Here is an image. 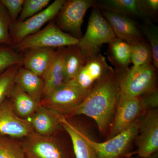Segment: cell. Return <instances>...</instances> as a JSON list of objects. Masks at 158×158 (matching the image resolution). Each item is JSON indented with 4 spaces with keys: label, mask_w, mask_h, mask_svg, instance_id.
Returning a JSON list of instances; mask_svg holds the SVG:
<instances>
[{
    "label": "cell",
    "mask_w": 158,
    "mask_h": 158,
    "mask_svg": "<svg viewBox=\"0 0 158 158\" xmlns=\"http://www.w3.org/2000/svg\"><path fill=\"white\" fill-rule=\"evenodd\" d=\"M120 73L110 71L97 81L85 98L63 116L84 115L95 121L100 131L104 133L115 113L119 95Z\"/></svg>",
    "instance_id": "6da1fadb"
},
{
    "label": "cell",
    "mask_w": 158,
    "mask_h": 158,
    "mask_svg": "<svg viewBox=\"0 0 158 158\" xmlns=\"http://www.w3.org/2000/svg\"><path fill=\"white\" fill-rule=\"evenodd\" d=\"M116 37L98 8L91 11L86 33L77 45L87 59L100 52L102 44H109Z\"/></svg>",
    "instance_id": "7a4b0ae2"
},
{
    "label": "cell",
    "mask_w": 158,
    "mask_h": 158,
    "mask_svg": "<svg viewBox=\"0 0 158 158\" xmlns=\"http://www.w3.org/2000/svg\"><path fill=\"white\" fill-rule=\"evenodd\" d=\"M157 69L152 64L138 68L131 67L120 73V94L135 98L141 97L156 86Z\"/></svg>",
    "instance_id": "3957f363"
},
{
    "label": "cell",
    "mask_w": 158,
    "mask_h": 158,
    "mask_svg": "<svg viewBox=\"0 0 158 158\" xmlns=\"http://www.w3.org/2000/svg\"><path fill=\"white\" fill-rule=\"evenodd\" d=\"M79 40L61 31L52 20L45 27L26 37L14 48L22 52L38 48H58L77 45Z\"/></svg>",
    "instance_id": "277c9868"
},
{
    "label": "cell",
    "mask_w": 158,
    "mask_h": 158,
    "mask_svg": "<svg viewBox=\"0 0 158 158\" xmlns=\"http://www.w3.org/2000/svg\"><path fill=\"white\" fill-rule=\"evenodd\" d=\"M94 2L92 0H65L56 16L55 23L63 32L77 39H81L84 17L89 8L94 7Z\"/></svg>",
    "instance_id": "5b68a950"
},
{
    "label": "cell",
    "mask_w": 158,
    "mask_h": 158,
    "mask_svg": "<svg viewBox=\"0 0 158 158\" xmlns=\"http://www.w3.org/2000/svg\"><path fill=\"white\" fill-rule=\"evenodd\" d=\"M140 123V120L137 119L127 128L104 142H96L89 138L88 141L94 149L97 158H121L138 135Z\"/></svg>",
    "instance_id": "8992f818"
},
{
    "label": "cell",
    "mask_w": 158,
    "mask_h": 158,
    "mask_svg": "<svg viewBox=\"0 0 158 158\" xmlns=\"http://www.w3.org/2000/svg\"><path fill=\"white\" fill-rule=\"evenodd\" d=\"M65 0H56L42 11L22 22L12 23L10 30L15 45L30 35L40 31L46 23L56 17Z\"/></svg>",
    "instance_id": "52a82bcc"
},
{
    "label": "cell",
    "mask_w": 158,
    "mask_h": 158,
    "mask_svg": "<svg viewBox=\"0 0 158 158\" xmlns=\"http://www.w3.org/2000/svg\"><path fill=\"white\" fill-rule=\"evenodd\" d=\"M26 158H70L56 138L33 132L21 143Z\"/></svg>",
    "instance_id": "ba28073f"
},
{
    "label": "cell",
    "mask_w": 158,
    "mask_h": 158,
    "mask_svg": "<svg viewBox=\"0 0 158 158\" xmlns=\"http://www.w3.org/2000/svg\"><path fill=\"white\" fill-rule=\"evenodd\" d=\"M88 93L70 83H63L43 97L40 104L63 115L80 104Z\"/></svg>",
    "instance_id": "9c48e42d"
},
{
    "label": "cell",
    "mask_w": 158,
    "mask_h": 158,
    "mask_svg": "<svg viewBox=\"0 0 158 158\" xmlns=\"http://www.w3.org/2000/svg\"><path fill=\"white\" fill-rule=\"evenodd\" d=\"M146 110L141 97L131 98L120 94L110 133L111 137L128 127Z\"/></svg>",
    "instance_id": "30bf717a"
},
{
    "label": "cell",
    "mask_w": 158,
    "mask_h": 158,
    "mask_svg": "<svg viewBox=\"0 0 158 158\" xmlns=\"http://www.w3.org/2000/svg\"><path fill=\"white\" fill-rule=\"evenodd\" d=\"M139 135L136 137L138 154L149 158L158 150V112L150 110L140 123Z\"/></svg>",
    "instance_id": "8fae6325"
},
{
    "label": "cell",
    "mask_w": 158,
    "mask_h": 158,
    "mask_svg": "<svg viewBox=\"0 0 158 158\" xmlns=\"http://www.w3.org/2000/svg\"><path fill=\"white\" fill-rule=\"evenodd\" d=\"M113 69L108 65L106 58L100 52L88 58L76 77L68 83L89 92L97 81Z\"/></svg>",
    "instance_id": "7c38bea8"
},
{
    "label": "cell",
    "mask_w": 158,
    "mask_h": 158,
    "mask_svg": "<svg viewBox=\"0 0 158 158\" xmlns=\"http://www.w3.org/2000/svg\"><path fill=\"white\" fill-rule=\"evenodd\" d=\"M34 131L29 118L18 116L8 98L0 105V134L15 139L25 138Z\"/></svg>",
    "instance_id": "4fadbf2b"
},
{
    "label": "cell",
    "mask_w": 158,
    "mask_h": 158,
    "mask_svg": "<svg viewBox=\"0 0 158 158\" xmlns=\"http://www.w3.org/2000/svg\"><path fill=\"white\" fill-rule=\"evenodd\" d=\"M61 127L68 133L72 142L76 158H97L94 149L88 141L89 137L81 127L57 113Z\"/></svg>",
    "instance_id": "5bb4252c"
},
{
    "label": "cell",
    "mask_w": 158,
    "mask_h": 158,
    "mask_svg": "<svg viewBox=\"0 0 158 158\" xmlns=\"http://www.w3.org/2000/svg\"><path fill=\"white\" fill-rule=\"evenodd\" d=\"M101 11L116 37L126 41L129 44L143 41L141 31L129 17L111 11Z\"/></svg>",
    "instance_id": "9a60e30c"
},
{
    "label": "cell",
    "mask_w": 158,
    "mask_h": 158,
    "mask_svg": "<svg viewBox=\"0 0 158 158\" xmlns=\"http://www.w3.org/2000/svg\"><path fill=\"white\" fill-rule=\"evenodd\" d=\"M56 49L49 48H38L27 51L23 55L22 66L42 77L48 68Z\"/></svg>",
    "instance_id": "2e32d148"
},
{
    "label": "cell",
    "mask_w": 158,
    "mask_h": 158,
    "mask_svg": "<svg viewBox=\"0 0 158 158\" xmlns=\"http://www.w3.org/2000/svg\"><path fill=\"white\" fill-rule=\"evenodd\" d=\"M54 110L40 106L29 118L35 132L44 136H52L62 127Z\"/></svg>",
    "instance_id": "e0dca14e"
},
{
    "label": "cell",
    "mask_w": 158,
    "mask_h": 158,
    "mask_svg": "<svg viewBox=\"0 0 158 158\" xmlns=\"http://www.w3.org/2000/svg\"><path fill=\"white\" fill-rule=\"evenodd\" d=\"M66 47L56 49L50 64L42 76L44 82L43 97L48 95L64 83L63 63Z\"/></svg>",
    "instance_id": "ac0fdd59"
},
{
    "label": "cell",
    "mask_w": 158,
    "mask_h": 158,
    "mask_svg": "<svg viewBox=\"0 0 158 158\" xmlns=\"http://www.w3.org/2000/svg\"><path fill=\"white\" fill-rule=\"evenodd\" d=\"M15 84L40 102L43 96L44 82L42 77L23 66H20L15 75Z\"/></svg>",
    "instance_id": "d6986e66"
},
{
    "label": "cell",
    "mask_w": 158,
    "mask_h": 158,
    "mask_svg": "<svg viewBox=\"0 0 158 158\" xmlns=\"http://www.w3.org/2000/svg\"><path fill=\"white\" fill-rule=\"evenodd\" d=\"M8 98L15 113L20 118L29 119L41 106L40 103L29 95L19 86H13Z\"/></svg>",
    "instance_id": "ffe728a7"
},
{
    "label": "cell",
    "mask_w": 158,
    "mask_h": 158,
    "mask_svg": "<svg viewBox=\"0 0 158 158\" xmlns=\"http://www.w3.org/2000/svg\"><path fill=\"white\" fill-rule=\"evenodd\" d=\"M87 60L77 44L66 47L63 63L64 83L75 78Z\"/></svg>",
    "instance_id": "44dd1931"
},
{
    "label": "cell",
    "mask_w": 158,
    "mask_h": 158,
    "mask_svg": "<svg viewBox=\"0 0 158 158\" xmlns=\"http://www.w3.org/2000/svg\"><path fill=\"white\" fill-rule=\"evenodd\" d=\"M108 57L116 71L122 73L131 63V47L126 41L116 37L109 44Z\"/></svg>",
    "instance_id": "7402d4cb"
},
{
    "label": "cell",
    "mask_w": 158,
    "mask_h": 158,
    "mask_svg": "<svg viewBox=\"0 0 158 158\" xmlns=\"http://www.w3.org/2000/svg\"><path fill=\"white\" fill-rule=\"evenodd\" d=\"M94 7L129 17L141 16L138 0H103L95 1Z\"/></svg>",
    "instance_id": "603a6c76"
},
{
    "label": "cell",
    "mask_w": 158,
    "mask_h": 158,
    "mask_svg": "<svg viewBox=\"0 0 158 158\" xmlns=\"http://www.w3.org/2000/svg\"><path fill=\"white\" fill-rule=\"evenodd\" d=\"M131 47V63L133 68L152 64V53L149 44L143 41L129 44Z\"/></svg>",
    "instance_id": "cb8c5ba5"
},
{
    "label": "cell",
    "mask_w": 158,
    "mask_h": 158,
    "mask_svg": "<svg viewBox=\"0 0 158 158\" xmlns=\"http://www.w3.org/2000/svg\"><path fill=\"white\" fill-rule=\"evenodd\" d=\"M0 158H26L21 143L0 134Z\"/></svg>",
    "instance_id": "d4e9b609"
},
{
    "label": "cell",
    "mask_w": 158,
    "mask_h": 158,
    "mask_svg": "<svg viewBox=\"0 0 158 158\" xmlns=\"http://www.w3.org/2000/svg\"><path fill=\"white\" fill-rule=\"evenodd\" d=\"M21 65L19 64L12 65L0 73V105L9 97L15 85V75Z\"/></svg>",
    "instance_id": "484cf974"
},
{
    "label": "cell",
    "mask_w": 158,
    "mask_h": 158,
    "mask_svg": "<svg viewBox=\"0 0 158 158\" xmlns=\"http://www.w3.org/2000/svg\"><path fill=\"white\" fill-rule=\"evenodd\" d=\"M15 48L0 44V73L12 65H22L23 55L15 49Z\"/></svg>",
    "instance_id": "4316f807"
},
{
    "label": "cell",
    "mask_w": 158,
    "mask_h": 158,
    "mask_svg": "<svg viewBox=\"0 0 158 158\" xmlns=\"http://www.w3.org/2000/svg\"><path fill=\"white\" fill-rule=\"evenodd\" d=\"M50 0H24L17 21L22 22L39 13L50 5Z\"/></svg>",
    "instance_id": "83f0119b"
},
{
    "label": "cell",
    "mask_w": 158,
    "mask_h": 158,
    "mask_svg": "<svg viewBox=\"0 0 158 158\" xmlns=\"http://www.w3.org/2000/svg\"><path fill=\"white\" fill-rule=\"evenodd\" d=\"M12 23L8 11L0 2V44L14 48L10 34Z\"/></svg>",
    "instance_id": "f1b7e54d"
},
{
    "label": "cell",
    "mask_w": 158,
    "mask_h": 158,
    "mask_svg": "<svg viewBox=\"0 0 158 158\" xmlns=\"http://www.w3.org/2000/svg\"><path fill=\"white\" fill-rule=\"evenodd\" d=\"M143 34L149 42L152 53L153 65L158 68V29L157 27L151 23L142 27Z\"/></svg>",
    "instance_id": "f546056e"
},
{
    "label": "cell",
    "mask_w": 158,
    "mask_h": 158,
    "mask_svg": "<svg viewBox=\"0 0 158 158\" xmlns=\"http://www.w3.org/2000/svg\"><path fill=\"white\" fill-rule=\"evenodd\" d=\"M24 0H0L8 11L12 23L16 22L23 9Z\"/></svg>",
    "instance_id": "4dcf8cb0"
},
{
    "label": "cell",
    "mask_w": 158,
    "mask_h": 158,
    "mask_svg": "<svg viewBox=\"0 0 158 158\" xmlns=\"http://www.w3.org/2000/svg\"><path fill=\"white\" fill-rule=\"evenodd\" d=\"M146 109H156L158 106V91L156 87L141 96Z\"/></svg>",
    "instance_id": "1f68e13d"
},
{
    "label": "cell",
    "mask_w": 158,
    "mask_h": 158,
    "mask_svg": "<svg viewBox=\"0 0 158 158\" xmlns=\"http://www.w3.org/2000/svg\"><path fill=\"white\" fill-rule=\"evenodd\" d=\"M141 15H144L146 13H153L158 9V0H144L139 1Z\"/></svg>",
    "instance_id": "d6a6232c"
},
{
    "label": "cell",
    "mask_w": 158,
    "mask_h": 158,
    "mask_svg": "<svg viewBox=\"0 0 158 158\" xmlns=\"http://www.w3.org/2000/svg\"></svg>",
    "instance_id": "836d02e7"
}]
</instances>
